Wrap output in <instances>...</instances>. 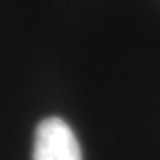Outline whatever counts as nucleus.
<instances>
[{
	"mask_svg": "<svg viewBox=\"0 0 160 160\" xmlns=\"http://www.w3.org/2000/svg\"><path fill=\"white\" fill-rule=\"evenodd\" d=\"M32 160H82L80 144L64 119L48 118L38 125Z\"/></svg>",
	"mask_w": 160,
	"mask_h": 160,
	"instance_id": "f257e3e1",
	"label": "nucleus"
}]
</instances>
